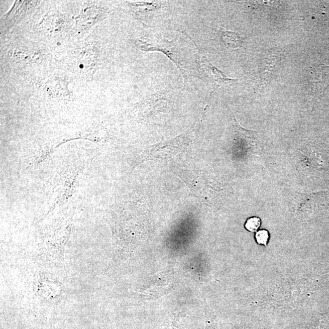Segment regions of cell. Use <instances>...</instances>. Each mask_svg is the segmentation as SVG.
I'll list each match as a JSON object with an SVG mask.
<instances>
[{
  "instance_id": "1",
  "label": "cell",
  "mask_w": 329,
  "mask_h": 329,
  "mask_svg": "<svg viewBox=\"0 0 329 329\" xmlns=\"http://www.w3.org/2000/svg\"><path fill=\"white\" fill-rule=\"evenodd\" d=\"M137 47L140 50L145 51H161L167 56L171 61L175 63L177 67L179 68L183 75L184 76L185 81H187V78H189L187 68L184 63V59L182 58L179 50L176 49L174 45L169 41H156L153 39H140L136 42Z\"/></svg>"
},
{
  "instance_id": "2",
  "label": "cell",
  "mask_w": 329,
  "mask_h": 329,
  "mask_svg": "<svg viewBox=\"0 0 329 329\" xmlns=\"http://www.w3.org/2000/svg\"><path fill=\"white\" fill-rule=\"evenodd\" d=\"M305 79L309 93L321 95L329 85V65L319 64L309 67L305 71Z\"/></svg>"
},
{
  "instance_id": "3",
  "label": "cell",
  "mask_w": 329,
  "mask_h": 329,
  "mask_svg": "<svg viewBox=\"0 0 329 329\" xmlns=\"http://www.w3.org/2000/svg\"><path fill=\"white\" fill-rule=\"evenodd\" d=\"M197 62L200 69L209 80L213 91L218 89L223 85L231 84L239 80L229 78L222 71L211 64L208 59L205 56H203L199 51L197 53Z\"/></svg>"
},
{
  "instance_id": "4",
  "label": "cell",
  "mask_w": 329,
  "mask_h": 329,
  "mask_svg": "<svg viewBox=\"0 0 329 329\" xmlns=\"http://www.w3.org/2000/svg\"><path fill=\"white\" fill-rule=\"evenodd\" d=\"M108 13L107 8L98 6H91L83 9L76 17V27L80 30H87L105 18Z\"/></svg>"
},
{
  "instance_id": "5",
  "label": "cell",
  "mask_w": 329,
  "mask_h": 329,
  "mask_svg": "<svg viewBox=\"0 0 329 329\" xmlns=\"http://www.w3.org/2000/svg\"><path fill=\"white\" fill-rule=\"evenodd\" d=\"M220 43L227 49L235 50L242 47L245 38L240 34L220 27L216 31Z\"/></svg>"
},
{
  "instance_id": "6",
  "label": "cell",
  "mask_w": 329,
  "mask_h": 329,
  "mask_svg": "<svg viewBox=\"0 0 329 329\" xmlns=\"http://www.w3.org/2000/svg\"><path fill=\"white\" fill-rule=\"evenodd\" d=\"M38 2L16 1L15 5L10 12L6 15V21L11 23H17L21 20L28 11L36 7Z\"/></svg>"
},
{
  "instance_id": "7",
  "label": "cell",
  "mask_w": 329,
  "mask_h": 329,
  "mask_svg": "<svg viewBox=\"0 0 329 329\" xmlns=\"http://www.w3.org/2000/svg\"><path fill=\"white\" fill-rule=\"evenodd\" d=\"M136 14H148L157 12L165 7L161 2H134L129 4Z\"/></svg>"
},
{
  "instance_id": "8",
  "label": "cell",
  "mask_w": 329,
  "mask_h": 329,
  "mask_svg": "<svg viewBox=\"0 0 329 329\" xmlns=\"http://www.w3.org/2000/svg\"><path fill=\"white\" fill-rule=\"evenodd\" d=\"M64 19L60 14H53L43 20L41 25L44 30L50 31V33H57L61 31L63 25L65 24Z\"/></svg>"
},
{
  "instance_id": "9",
  "label": "cell",
  "mask_w": 329,
  "mask_h": 329,
  "mask_svg": "<svg viewBox=\"0 0 329 329\" xmlns=\"http://www.w3.org/2000/svg\"><path fill=\"white\" fill-rule=\"evenodd\" d=\"M277 62L278 61H277V57H271L263 62V64H265V66H263L260 69L262 79L267 78L268 79L270 78L268 75L273 73Z\"/></svg>"
},
{
  "instance_id": "10",
  "label": "cell",
  "mask_w": 329,
  "mask_h": 329,
  "mask_svg": "<svg viewBox=\"0 0 329 329\" xmlns=\"http://www.w3.org/2000/svg\"><path fill=\"white\" fill-rule=\"evenodd\" d=\"M261 225V221L257 217H252L246 222L245 228L251 233H255Z\"/></svg>"
},
{
  "instance_id": "11",
  "label": "cell",
  "mask_w": 329,
  "mask_h": 329,
  "mask_svg": "<svg viewBox=\"0 0 329 329\" xmlns=\"http://www.w3.org/2000/svg\"><path fill=\"white\" fill-rule=\"evenodd\" d=\"M256 239L259 244L267 245L269 239L268 232L266 230L257 232L256 235Z\"/></svg>"
}]
</instances>
